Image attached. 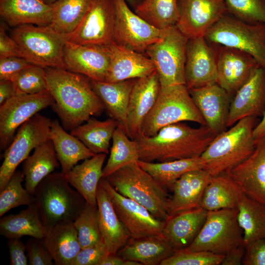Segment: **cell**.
<instances>
[{"label": "cell", "instance_id": "cell-1", "mask_svg": "<svg viewBox=\"0 0 265 265\" xmlns=\"http://www.w3.org/2000/svg\"><path fill=\"white\" fill-rule=\"evenodd\" d=\"M48 90L54 100L51 106L61 125L71 131L105 107L85 76L58 68H46Z\"/></svg>", "mask_w": 265, "mask_h": 265}, {"label": "cell", "instance_id": "cell-2", "mask_svg": "<svg viewBox=\"0 0 265 265\" xmlns=\"http://www.w3.org/2000/svg\"><path fill=\"white\" fill-rule=\"evenodd\" d=\"M215 135L206 125L193 128L183 122L162 128L155 135L135 138L139 160L164 162L200 157Z\"/></svg>", "mask_w": 265, "mask_h": 265}, {"label": "cell", "instance_id": "cell-3", "mask_svg": "<svg viewBox=\"0 0 265 265\" xmlns=\"http://www.w3.org/2000/svg\"><path fill=\"white\" fill-rule=\"evenodd\" d=\"M256 117L244 118L216 135L201 156L204 169L212 176L226 174L246 159L255 147Z\"/></svg>", "mask_w": 265, "mask_h": 265}, {"label": "cell", "instance_id": "cell-4", "mask_svg": "<svg viewBox=\"0 0 265 265\" xmlns=\"http://www.w3.org/2000/svg\"><path fill=\"white\" fill-rule=\"evenodd\" d=\"M33 195L34 204L47 229L73 222L86 203L61 172H53L46 177L37 186Z\"/></svg>", "mask_w": 265, "mask_h": 265}, {"label": "cell", "instance_id": "cell-5", "mask_svg": "<svg viewBox=\"0 0 265 265\" xmlns=\"http://www.w3.org/2000/svg\"><path fill=\"white\" fill-rule=\"evenodd\" d=\"M106 179L119 193L142 205L156 218L166 221L169 217L166 189L137 161L119 169Z\"/></svg>", "mask_w": 265, "mask_h": 265}, {"label": "cell", "instance_id": "cell-6", "mask_svg": "<svg viewBox=\"0 0 265 265\" xmlns=\"http://www.w3.org/2000/svg\"><path fill=\"white\" fill-rule=\"evenodd\" d=\"M184 121L206 125L186 84L161 87L155 104L143 122L141 133L152 136L165 126Z\"/></svg>", "mask_w": 265, "mask_h": 265}, {"label": "cell", "instance_id": "cell-7", "mask_svg": "<svg viewBox=\"0 0 265 265\" xmlns=\"http://www.w3.org/2000/svg\"><path fill=\"white\" fill-rule=\"evenodd\" d=\"M11 37L22 57L32 64L65 69L63 53L67 36L56 32L50 25L18 26L13 29Z\"/></svg>", "mask_w": 265, "mask_h": 265}, {"label": "cell", "instance_id": "cell-8", "mask_svg": "<svg viewBox=\"0 0 265 265\" xmlns=\"http://www.w3.org/2000/svg\"><path fill=\"white\" fill-rule=\"evenodd\" d=\"M211 44L234 48L252 56L265 68V24L249 23L225 14L206 32Z\"/></svg>", "mask_w": 265, "mask_h": 265}, {"label": "cell", "instance_id": "cell-9", "mask_svg": "<svg viewBox=\"0 0 265 265\" xmlns=\"http://www.w3.org/2000/svg\"><path fill=\"white\" fill-rule=\"evenodd\" d=\"M188 38L174 26L164 29L161 38L146 49L152 61L161 87L186 84L185 63Z\"/></svg>", "mask_w": 265, "mask_h": 265}, {"label": "cell", "instance_id": "cell-10", "mask_svg": "<svg viewBox=\"0 0 265 265\" xmlns=\"http://www.w3.org/2000/svg\"><path fill=\"white\" fill-rule=\"evenodd\" d=\"M237 215V208L208 212L198 235L185 249L225 255L243 244V233Z\"/></svg>", "mask_w": 265, "mask_h": 265}, {"label": "cell", "instance_id": "cell-11", "mask_svg": "<svg viewBox=\"0 0 265 265\" xmlns=\"http://www.w3.org/2000/svg\"><path fill=\"white\" fill-rule=\"evenodd\" d=\"M52 121L37 113L23 124L5 150L0 167V191L6 186L18 166L37 147L50 139Z\"/></svg>", "mask_w": 265, "mask_h": 265}, {"label": "cell", "instance_id": "cell-12", "mask_svg": "<svg viewBox=\"0 0 265 265\" xmlns=\"http://www.w3.org/2000/svg\"><path fill=\"white\" fill-rule=\"evenodd\" d=\"M116 15L114 0H90L81 22L67 40L81 45H109L114 42Z\"/></svg>", "mask_w": 265, "mask_h": 265}, {"label": "cell", "instance_id": "cell-13", "mask_svg": "<svg viewBox=\"0 0 265 265\" xmlns=\"http://www.w3.org/2000/svg\"><path fill=\"white\" fill-rule=\"evenodd\" d=\"M53 104L48 90L35 94H18L0 105V151L7 148L23 124Z\"/></svg>", "mask_w": 265, "mask_h": 265}, {"label": "cell", "instance_id": "cell-14", "mask_svg": "<svg viewBox=\"0 0 265 265\" xmlns=\"http://www.w3.org/2000/svg\"><path fill=\"white\" fill-rule=\"evenodd\" d=\"M116 21L114 42L119 46L142 53L158 41L164 30L159 29L145 21L128 6L126 0H114Z\"/></svg>", "mask_w": 265, "mask_h": 265}, {"label": "cell", "instance_id": "cell-15", "mask_svg": "<svg viewBox=\"0 0 265 265\" xmlns=\"http://www.w3.org/2000/svg\"><path fill=\"white\" fill-rule=\"evenodd\" d=\"M99 184L108 193L115 212L131 238L162 233L165 221L156 218L142 205L119 193L106 178H102Z\"/></svg>", "mask_w": 265, "mask_h": 265}, {"label": "cell", "instance_id": "cell-16", "mask_svg": "<svg viewBox=\"0 0 265 265\" xmlns=\"http://www.w3.org/2000/svg\"><path fill=\"white\" fill-rule=\"evenodd\" d=\"M66 70L96 81H105L108 73L110 52L107 46L81 45L66 42L63 53Z\"/></svg>", "mask_w": 265, "mask_h": 265}, {"label": "cell", "instance_id": "cell-17", "mask_svg": "<svg viewBox=\"0 0 265 265\" xmlns=\"http://www.w3.org/2000/svg\"><path fill=\"white\" fill-rule=\"evenodd\" d=\"M179 29L188 38L204 36L227 13L225 0H178Z\"/></svg>", "mask_w": 265, "mask_h": 265}, {"label": "cell", "instance_id": "cell-18", "mask_svg": "<svg viewBox=\"0 0 265 265\" xmlns=\"http://www.w3.org/2000/svg\"><path fill=\"white\" fill-rule=\"evenodd\" d=\"M208 43L204 36L188 38L185 73L189 90L217 82L215 51Z\"/></svg>", "mask_w": 265, "mask_h": 265}, {"label": "cell", "instance_id": "cell-19", "mask_svg": "<svg viewBox=\"0 0 265 265\" xmlns=\"http://www.w3.org/2000/svg\"><path fill=\"white\" fill-rule=\"evenodd\" d=\"M212 44L216 57L217 83L230 95L236 93L260 65L248 53L232 47Z\"/></svg>", "mask_w": 265, "mask_h": 265}, {"label": "cell", "instance_id": "cell-20", "mask_svg": "<svg viewBox=\"0 0 265 265\" xmlns=\"http://www.w3.org/2000/svg\"><path fill=\"white\" fill-rule=\"evenodd\" d=\"M231 103L227 127L249 116L263 115L265 111V68H255L238 90Z\"/></svg>", "mask_w": 265, "mask_h": 265}, {"label": "cell", "instance_id": "cell-21", "mask_svg": "<svg viewBox=\"0 0 265 265\" xmlns=\"http://www.w3.org/2000/svg\"><path fill=\"white\" fill-rule=\"evenodd\" d=\"M227 174L242 192L265 204V136L256 141L246 159Z\"/></svg>", "mask_w": 265, "mask_h": 265}, {"label": "cell", "instance_id": "cell-22", "mask_svg": "<svg viewBox=\"0 0 265 265\" xmlns=\"http://www.w3.org/2000/svg\"><path fill=\"white\" fill-rule=\"evenodd\" d=\"M161 88L158 74L136 79L132 87L128 107V135L134 139L142 132L143 122L152 109Z\"/></svg>", "mask_w": 265, "mask_h": 265}, {"label": "cell", "instance_id": "cell-23", "mask_svg": "<svg viewBox=\"0 0 265 265\" xmlns=\"http://www.w3.org/2000/svg\"><path fill=\"white\" fill-rule=\"evenodd\" d=\"M189 91L206 126L215 135L225 131L230 105L228 93L217 83Z\"/></svg>", "mask_w": 265, "mask_h": 265}, {"label": "cell", "instance_id": "cell-24", "mask_svg": "<svg viewBox=\"0 0 265 265\" xmlns=\"http://www.w3.org/2000/svg\"><path fill=\"white\" fill-rule=\"evenodd\" d=\"M108 47L110 62L105 81L115 82L138 79L156 71L152 61L143 53L119 46L114 42Z\"/></svg>", "mask_w": 265, "mask_h": 265}, {"label": "cell", "instance_id": "cell-25", "mask_svg": "<svg viewBox=\"0 0 265 265\" xmlns=\"http://www.w3.org/2000/svg\"><path fill=\"white\" fill-rule=\"evenodd\" d=\"M211 177L204 169L182 175L174 184L173 195L168 200L169 216L200 207L204 190Z\"/></svg>", "mask_w": 265, "mask_h": 265}, {"label": "cell", "instance_id": "cell-26", "mask_svg": "<svg viewBox=\"0 0 265 265\" xmlns=\"http://www.w3.org/2000/svg\"><path fill=\"white\" fill-rule=\"evenodd\" d=\"M97 203L102 238L107 254H116L127 243L130 235L119 218L108 193L100 184Z\"/></svg>", "mask_w": 265, "mask_h": 265}, {"label": "cell", "instance_id": "cell-27", "mask_svg": "<svg viewBox=\"0 0 265 265\" xmlns=\"http://www.w3.org/2000/svg\"><path fill=\"white\" fill-rule=\"evenodd\" d=\"M175 250L162 233L137 238H130L116 254L141 265H160L172 255Z\"/></svg>", "mask_w": 265, "mask_h": 265}, {"label": "cell", "instance_id": "cell-28", "mask_svg": "<svg viewBox=\"0 0 265 265\" xmlns=\"http://www.w3.org/2000/svg\"><path fill=\"white\" fill-rule=\"evenodd\" d=\"M53 11L52 5L40 0H0V16L11 26H49Z\"/></svg>", "mask_w": 265, "mask_h": 265}, {"label": "cell", "instance_id": "cell-29", "mask_svg": "<svg viewBox=\"0 0 265 265\" xmlns=\"http://www.w3.org/2000/svg\"><path fill=\"white\" fill-rule=\"evenodd\" d=\"M207 213L208 211L200 207L170 216L165 221L162 234L175 250L185 249L198 235Z\"/></svg>", "mask_w": 265, "mask_h": 265}, {"label": "cell", "instance_id": "cell-30", "mask_svg": "<svg viewBox=\"0 0 265 265\" xmlns=\"http://www.w3.org/2000/svg\"><path fill=\"white\" fill-rule=\"evenodd\" d=\"M136 79L115 82L90 80L93 89L108 114L118 122V126L127 135V110L131 93Z\"/></svg>", "mask_w": 265, "mask_h": 265}, {"label": "cell", "instance_id": "cell-31", "mask_svg": "<svg viewBox=\"0 0 265 265\" xmlns=\"http://www.w3.org/2000/svg\"><path fill=\"white\" fill-rule=\"evenodd\" d=\"M106 154H95L76 165L65 176L88 204L97 207V192Z\"/></svg>", "mask_w": 265, "mask_h": 265}, {"label": "cell", "instance_id": "cell-32", "mask_svg": "<svg viewBox=\"0 0 265 265\" xmlns=\"http://www.w3.org/2000/svg\"><path fill=\"white\" fill-rule=\"evenodd\" d=\"M50 140L60 163L61 172L64 175L80 160L90 158L95 155L79 139L68 133L56 120L52 121Z\"/></svg>", "mask_w": 265, "mask_h": 265}, {"label": "cell", "instance_id": "cell-33", "mask_svg": "<svg viewBox=\"0 0 265 265\" xmlns=\"http://www.w3.org/2000/svg\"><path fill=\"white\" fill-rule=\"evenodd\" d=\"M42 240L56 265H72L81 249L73 222L47 229Z\"/></svg>", "mask_w": 265, "mask_h": 265}, {"label": "cell", "instance_id": "cell-34", "mask_svg": "<svg viewBox=\"0 0 265 265\" xmlns=\"http://www.w3.org/2000/svg\"><path fill=\"white\" fill-rule=\"evenodd\" d=\"M59 166L52 141L39 145L23 162L25 187L33 195L38 184Z\"/></svg>", "mask_w": 265, "mask_h": 265}, {"label": "cell", "instance_id": "cell-35", "mask_svg": "<svg viewBox=\"0 0 265 265\" xmlns=\"http://www.w3.org/2000/svg\"><path fill=\"white\" fill-rule=\"evenodd\" d=\"M47 231L34 204L15 214L1 217L0 234L7 239L24 236L42 239Z\"/></svg>", "mask_w": 265, "mask_h": 265}, {"label": "cell", "instance_id": "cell-36", "mask_svg": "<svg viewBox=\"0 0 265 265\" xmlns=\"http://www.w3.org/2000/svg\"><path fill=\"white\" fill-rule=\"evenodd\" d=\"M241 192L228 174L212 176L204 190L201 207L208 212L237 208Z\"/></svg>", "mask_w": 265, "mask_h": 265}, {"label": "cell", "instance_id": "cell-37", "mask_svg": "<svg viewBox=\"0 0 265 265\" xmlns=\"http://www.w3.org/2000/svg\"><path fill=\"white\" fill-rule=\"evenodd\" d=\"M137 162L162 186L171 190L175 182L184 174L205 167L201 156L157 162L139 160Z\"/></svg>", "mask_w": 265, "mask_h": 265}, {"label": "cell", "instance_id": "cell-38", "mask_svg": "<svg viewBox=\"0 0 265 265\" xmlns=\"http://www.w3.org/2000/svg\"><path fill=\"white\" fill-rule=\"evenodd\" d=\"M118 126V122L111 118L101 121L91 117L85 123L71 130L70 133L94 154H107L110 141Z\"/></svg>", "mask_w": 265, "mask_h": 265}, {"label": "cell", "instance_id": "cell-39", "mask_svg": "<svg viewBox=\"0 0 265 265\" xmlns=\"http://www.w3.org/2000/svg\"><path fill=\"white\" fill-rule=\"evenodd\" d=\"M237 209L238 221L242 231L243 244L265 238V204L241 192Z\"/></svg>", "mask_w": 265, "mask_h": 265}, {"label": "cell", "instance_id": "cell-40", "mask_svg": "<svg viewBox=\"0 0 265 265\" xmlns=\"http://www.w3.org/2000/svg\"><path fill=\"white\" fill-rule=\"evenodd\" d=\"M134 9L139 16L160 30L176 26L179 18L178 0H142Z\"/></svg>", "mask_w": 265, "mask_h": 265}, {"label": "cell", "instance_id": "cell-41", "mask_svg": "<svg viewBox=\"0 0 265 265\" xmlns=\"http://www.w3.org/2000/svg\"><path fill=\"white\" fill-rule=\"evenodd\" d=\"M110 155L103 168L102 178H106L116 171L139 160L137 143L130 138L125 131L118 126L114 132Z\"/></svg>", "mask_w": 265, "mask_h": 265}, {"label": "cell", "instance_id": "cell-42", "mask_svg": "<svg viewBox=\"0 0 265 265\" xmlns=\"http://www.w3.org/2000/svg\"><path fill=\"white\" fill-rule=\"evenodd\" d=\"M90 0H58L52 5L51 27L56 32L67 36L81 22Z\"/></svg>", "mask_w": 265, "mask_h": 265}, {"label": "cell", "instance_id": "cell-43", "mask_svg": "<svg viewBox=\"0 0 265 265\" xmlns=\"http://www.w3.org/2000/svg\"><path fill=\"white\" fill-rule=\"evenodd\" d=\"M24 181L23 171L16 170L6 186L0 191V217L13 208L34 203V195L22 186Z\"/></svg>", "mask_w": 265, "mask_h": 265}, {"label": "cell", "instance_id": "cell-44", "mask_svg": "<svg viewBox=\"0 0 265 265\" xmlns=\"http://www.w3.org/2000/svg\"><path fill=\"white\" fill-rule=\"evenodd\" d=\"M73 223L81 248L93 245L102 239L97 207L86 202Z\"/></svg>", "mask_w": 265, "mask_h": 265}, {"label": "cell", "instance_id": "cell-45", "mask_svg": "<svg viewBox=\"0 0 265 265\" xmlns=\"http://www.w3.org/2000/svg\"><path fill=\"white\" fill-rule=\"evenodd\" d=\"M18 94H35L48 91L45 68L32 64L11 80Z\"/></svg>", "mask_w": 265, "mask_h": 265}, {"label": "cell", "instance_id": "cell-46", "mask_svg": "<svg viewBox=\"0 0 265 265\" xmlns=\"http://www.w3.org/2000/svg\"><path fill=\"white\" fill-rule=\"evenodd\" d=\"M227 11L249 23L265 24V0H225Z\"/></svg>", "mask_w": 265, "mask_h": 265}, {"label": "cell", "instance_id": "cell-47", "mask_svg": "<svg viewBox=\"0 0 265 265\" xmlns=\"http://www.w3.org/2000/svg\"><path fill=\"white\" fill-rule=\"evenodd\" d=\"M224 255L186 249L175 250L160 265H220Z\"/></svg>", "mask_w": 265, "mask_h": 265}, {"label": "cell", "instance_id": "cell-48", "mask_svg": "<svg viewBox=\"0 0 265 265\" xmlns=\"http://www.w3.org/2000/svg\"><path fill=\"white\" fill-rule=\"evenodd\" d=\"M107 255L106 246L102 239L93 245L81 248L72 265H100Z\"/></svg>", "mask_w": 265, "mask_h": 265}, {"label": "cell", "instance_id": "cell-49", "mask_svg": "<svg viewBox=\"0 0 265 265\" xmlns=\"http://www.w3.org/2000/svg\"><path fill=\"white\" fill-rule=\"evenodd\" d=\"M26 244L27 256L30 265H53V260L42 239L31 237Z\"/></svg>", "mask_w": 265, "mask_h": 265}, {"label": "cell", "instance_id": "cell-50", "mask_svg": "<svg viewBox=\"0 0 265 265\" xmlns=\"http://www.w3.org/2000/svg\"><path fill=\"white\" fill-rule=\"evenodd\" d=\"M32 65L22 57H0V80H11L23 70Z\"/></svg>", "mask_w": 265, "mask_h": 265}, {"label": "cell", "instance_id": "cell-51", "mask_svg": "<svg viewBox=\"0 0 265 265\" xmlns=\"http://www.w3.org/2000/svg\"><path fill=\"white\" fill-rule=\"evenodd\" d=\"M245 246L242 265H265V238L252 241Z\"/></svg>", "mask_w": 265, "mask_h": 265}, {"label": "cell", "instance_id": "cell-52", "mask_svg": "<svg viewBox=\"0 0 265 265\" xmlns=\"http://www.w3.org/2000/svg\"><path fill=\"white\" fill-rule=\"evenodd\" d=\"M7 245L9 249V261L11 265H27L28 263L26 244L19 238L8 239Z\"/></svg>", "mask_w": 265, "mask_h": 265}, {"label": "cell", "instance_id": "cell-53", "mask_svg": "<svg viewBox=\"0 0 265 265\" xmlns=\"http://www.w3.org/2000/svg\"><path fill=\"white\" fill-rule=\"evenodd\" d=\"M12 56L22 57L19 48L12 37L6 33L3 25L0 28V57Z\"/></svg>", "mask_w": 265, "mask_h": 265}, {"label": "cell", "instance_id": "cell-54", "mask_svg": "<svg viewBox=\"0 0 265 265\" xmlns=\"http://www.w3.org/2000/svg\"><path fill=\"white\" fill-rule=\"evenodd\" d=\"M244 253L245 246L242 244L225 254L221 265H242Z\"/></svg>", "mask_w": 265, "mask_h": 265}, {"label": "cell", "instance_id": "cell-55", "mask_svg": "<svg viewBox=\"0 0 265 265\" xmlns=\"http://www.w3.org/2000/svg\"><path fill=\"white\" fill-rule=\"evenodd\" d=\"M17 94L11 80H0V105Z\"/></svg>", "mask_w": 265, "mask_h": 265}, {"label": "cell", "instance_id": "cell-56", "mask_svg": "<svg viewBox=\"0 0 265 265\" xmlns=\"http://www.w3.org/2000/svg\"><path fill=\"white\" fill-rule=\"evenodd\" d=\"M100 265H141L137 262L127 260L117 254H109L105 257Z\"/></svg>", "mask_w": 265, "mask_h": 265}, {"label": "cell", "instance_id": "cell-57", "mask_svg": "<svg viewBox=\"0 0 265 265\" xmlns=\"http://www.w3.org/2000/svg\"><path fill=\"white\" fill-rule=\"evenodd\" d=\"M253 133L256 141L265 136V111L262 119L254 128Z\"/></svg>", "mask_w": 265, "mask_h": 265}, {"label": "cell", "instance_id": "cell-58", "mask_svg": "<svg viewBox=\"0 0 265 265\" xmlns=\"http://www.w3.org/2000/svg\"><path fill=\"white\" fill-rule=\"evenodd\" d=\"M127 1L135 8L142 0H126Z\"/></svg>", "mask_w": 265, "mask_h": 265}, {"label": "cell", "instance_id": "cell-59", "mask_svg": "<svg viewBox=\"0 0 265 265\" xmlns=\"http://www.w3.org/2000/svg\"><path fill=\"white\" fill-rule=\"evenodd\" d=\"M44 3L48 5H53L58 0H40Z\"/></svg>", "mask_w": 265, "mask_h": 265}]
</instances>
